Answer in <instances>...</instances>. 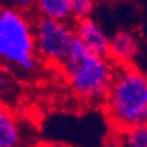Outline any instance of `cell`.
<instances>
[{
	"mask_svg": "<svg viewBox=\"0 0 147 147\" xmlns=\"http://www.w3.org/2000/svg\"><path fill=\"white\" fill-rule=\"evenodd\" d=\"M126 147H147V126L126 133Z\"/></svg>",
	"mask_w": 147,
	"mask_h": 147,
	"instance_id": "10",
	"label": "cell"
},
{
	"mask_svg": "<svg viewBox=\"0 0 147 147\" xmlns=\"http://www.w3.org/2000/svg\"><path fill=\"white\" fill-rule=\"evenodd\" d=\"M49 147H67V146H64V144H61V143H53V144H50Z\"/></svg>",
	"mask_w": 147,
	"mask_h": 147,
	"instance_id": "13",
	"label": "cell"
},
{
	"mask_svg": "<svg viewBox=\"0 0 147 147\" xmlns=\"http://www.w3.org/2000/svg\"><path fill=\"white\" fill-rule=\"evenodd\" d=\"M15 93V83H13V76L7 68L0 66V95L1 97L11 96Z\"/></svg>",
	"mask_w": 147,
	"mask_h": 147,
	"instance_id": "11",
	"label": "cell"
},
{
	"mask_svg": "<svg viewBox=\"0 0 147 147\" xmlns=\"http://www.w3.org/2000/svg\"><path fill=\"white\" fill-rule=\"evenodd\" d=\"M37 54L46 62L62 64L68 58L74 38L72 22L57 21L37 16L33 20Z\"/></svg>",
	"mask_w": 147,
	"mask_h": 147,
	"instance_id": "4",
	"label": "cell"
},
{
	"mask_svg": "<svg viewBox=\"0 0 147 147\" xmlns=\"http://www.w3.org/2000/svg\"><path fill=\"white\" fill-rule=\"evenodd\" d=\"M104 108L119 133L147 126V75L134 66L118 67Z\"/></svg>",
	"mask_w": 147,
	"mask_h": 147,
	"instance_id": "2",
	"label": "cell"
},
{
	"mask_svg": "<svg viewBox=\"0 0 147 147\" xmlns=\"http://www.w3.org/2000/svg\"><path fill=\"white\" fill-rule=\"evenodd\" d=\"M1 102H3V97H1V95H0V105H1Z\"/></svg>",
	"mask_w": 147,
	"mask_h": 147,
	"instance_id": "14",
	"label": "cell"
},
{
	"mask_svg": "<svg viewBox=\"0 0 147 147\" xmlns=\"http://www.w3.org/2000/svg\"><path fill=\"white\" fill-rule=\"evenodd\" d=\"M74 34L80 40V42L87 47L89 53L101 57L109 58V42L110 37L104 32V29L97 24L92 17L78 20L72 22Z\"/></svg>",
	"mask_w": 147,
	"mask_h": 147,
	"instance_id": "5",
	"label": "cell"
},
{
	"mask_svg": "<svg viewBox=\"0 0 147 147\" xmlns=\"http://www.w3.org/2000/svg\"><path fill=\"white\" fill-rule=\"evenodd\" d=\"M74 96L84 104L105 102L117 68L109 58L92 54L74 36L68 58L61 66Z\"/></svg>",
	"mask_w": 147,
	"mask_h": 147,
	"instance_id": "1",
	"label": "cell"
},
{
	"mask_svg": "<svg viewBox=\"0 0 147 147\" xmlns=\"http://www.w3.org/2000/svg\"><path fill=\"white\" fill-rule=\"evenodd\" d=\"M22 133L17 118L3 104L0 105V147H21Z\"/></svg>",
	"mask_w": 147,
	"mask_h": 147,
	"instance_id": "7",
	"label": "cell"
},
{
	"mask_svg": "<svg viewBox=\"0 0 147 147\" xmlns=\"http://www.w3.org/2000/svg\"><path fill=\"white\" fill-rule=\"evenodd\" d=\"M34 3L40 17L63 22H71L74 18L70 0H34Z\"/></svg>",
	"mask_w": 147,
	"mask_h": 147,
	"instance_id": "8",
	"label": "cell"
},
{
	"mask_svg": "<svg viewBox=\"0 0 147 147\" xmlns=\"http://www.w3.org/2000/svg\"><path fill=\"white\" fill-rule=\"evenodd\" d=\"M0 66L32 74L37 68L33 20L12 7L0 5Z\"/></svg>",
	"mask_w": 147,
	"mask_h": 147,
	"instance_id": "3",
	"label": "cell"
},
{
	"mask_svg": "<svg viewBox=\"0 0 147 147\" xmlns=\"http://www.w3.org/2000/svg\"><path fill=\"white\" fill-rule=\"evenodd\" d=\"M97 0H70L72 17L75 21L89 18L96 8Z\"/></svg>",
	"mask_w": 147,
	"mask_h": 147,
	"instance_id": "9",
	"label": "cell"
},
{
	"mask_svg": "<svg viewBox=\"0 0 147 147\" xmlns=\"http://www.w3.org/2000/svg\"><path fill=\"white\" fill-rule=\"evenodd\" d=\"M141 51V40L131 30H118L110 37L109 59L119 67L131 66Z\"/></svg>",
	"mask_w": 147,
	"mask_h": 147,
	"instance_id": "6",
	"label": "cell"
},
{
	"mask_svg": "<svg viewBox=\"0 0 147 147\" xmlns=\"http://www.w3.org/2000/svg\"><path fill=\"white\" fill-rule=\"evenodd\" d=\"M0 5L12 7V8H16L24 13H28V15L32 9L36 8L34 0H0Z\"/></svg>",
	"mask_w": 147,
	"mask_h": 147,
	"instance_id": "12",
	"label": "cell"
}]
</instances>
